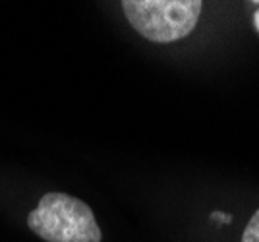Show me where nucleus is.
<instances>
[{"mask_svg":"<svg viewBox=\"0 0 259 242\" xmlns=\"http://www.w3.org/2000/svg\"><path fill=\"white\" fill-rule=\"evenodd\" d=\"M27 227L45 242H101L93 209L64 192H49L27 215Z\"/></svg>","mask_w":259,"mask_h":242,"instance_id":"1","label":"nucleus"},{"mask_svg":"<svg viewBox=\"0 0 259 242\" xmlns=\"http://www.w3.org/2000/svg\"><path fill=\"white\" fill-rule=\"evenodd\" d=\"M130 25L151 43H174L192 33L203 10L201 0H124Z\"/></svg>","mask_w":259,"mask_h":242,"instance_id":"2","label":"nucleus"},{"mask_svg":"<svg viewBox=\"0 0 259 242\" xmlns=\"http://www.w3.org/2000/svg\"><path fill=\"white\" fill-rule=\"evenodd\" d=\"M242 242H259V209L251 215L249 223L244 229L242 234Z\"/></svg>","mask_w":259,"mask_h":242,"instance_id":"3","label":"nucleus"},{"mask_svg":"<svg viewBox=\"0 0 259 242\" xmlns=\"http://www.w3.org/2000/svg\"><path fill=\"white\" fill-rule=\"evenodd\" d=\"M211 219L213 221H221V223H230V221H232V217H230V215H227V213H219V211H215V213H213V215H211Z\"/></svg>","mask_w":259,"mask_h":242,"instance_id":"4","label":"nucleus"}]
</instances>
